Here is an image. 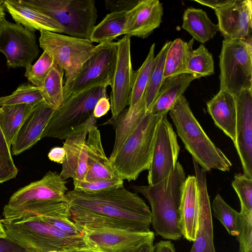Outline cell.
Wrapping results in <instances>:
<instances>
[{
  "label": "cell",
  "instance_id": "cell-1",
  "mask_svg": "<svg viewBox=\"0 0 252 252\" xmlns=\"http://www.w3.org/2000/svg\"><path fill=\"white\" fill-rule=\"evenodd\" d=\"M65 197L69 220L82 227L150 231L152 215L149 206L137 193L124 186L96 193L73 189L68 191Z\"/></svg>",
  "mask_w": 252,
  "mask_h": 252
},
{
  "label": "cell",
  "instance_id": "cell-2",
  "mask_svg": "<svg viewBox=\"0 0 252 252\" xmlns=\"http://www.w3.org/2000/svg\"><path fill=\"white\" fill-rule=\"evenodd\" d=\"M186 180L185 170L178 161L170 174L158 183L131 186L148 200L151 224L156 234L163 239L178 241L183 237L180 207Z\"/></svg>",
  "mask_w": 252,
  "mask_h": 252
},
{
  "label": "cell",
  "instance_id": "cell-3",
  "mask_svg": "<svg viewBox=\"0 0 252 252\" xmlns=\"http://www.w3.org/2000/svg\"><path fill=\"white\" fill-rule=\"evenodd\" d=\"M67 182L56 172L48 171L39 180L16 191L3 207L6 221L50 215L61 210L67 201Z\"/></svg>",
  "mask_w": 252,
  "mask_h": 252
},
{
  "label": "cell",
  "instance_id": "cell-4",
  "mask_svg": "<svg viewBox=\"0 0 252 252\" xmlns=\"http://www.w3.org/2000/svg\"><path fill=\"white\" fill-rule=\"evenodd\" d=\"M186 149L206 171H229L232 163L206 134L183 95L168 112Z\"/></svg>",
  "mask_w": 252,
  "mask_h": 252
},
{
  "label": "cell",
  "instance_id": "cell-5",
  "mask_svg": "<svg viewBox=\"0 0 252 252\" xmlns=\"http://www.w3.org/2000/svg\"><path fill=\"white\" fill-rule=\"evenodd\" d=\"M1 221L6 237L27 252H65L90 247L84 237L69 235L38 216Z\"/></svg>",
  "mask_w": 252,
  "mask_h": 252
},
{
  "label": "cell",
  "instance_id": "cell-6",
  "mask_svg": "<svg viewBox=\"0 0 252 252\" xmlns=\"http://www.w3.org/2000/svg\"><path fill=\"white\" fill-rule=\"evenodd\" d=\"M107 88L93 87L68 95L54 112L41 138L65 140L96 126L97 119L94 116V108L100 98L107 97Z\"/></svg>",
  "mask_w": 252,
  "mask_h": 252
},
{
  "label": "cell",
  "instance_id": "cell-7",
  "mask_svg": "<svg viewBox=\"0 0 252 252\" xmlns=\"http://www.w3.org/2000/svg\"><path fill=\"white\" fill-rule=\"evenodd\" d=\"M161 116L147 112L119 152L109 159L116 174L122 180L135 181L141 172L149 169Z\"/></svg>",
  "mask_w": 252,
  "mask_h": 252
},
{
  "label": "cell",
  "instance_id": "cell-8",
  "mask_svg": "<svg viewBox=\"0 0 252 252\" xmlns=\"http://www.w3.org/2000/svg\"><path fill=\"white\" fill-rule=\"evenodd\" d=\"M25 4L47 14L60 24L66 35L90 39L97 18L94 0H26Z\"/></svg>",
  "mask_w": 252,
  "mask_h": 252
},
{
  "label": "cell",
  "instance_id": "cell-9",
  "mask_svg": "<svg viewBox=\"0 0 252 252\" xmlns=\"http://www.w3.org/2000/svg\"><path fill=\"white\" fill-rule=\"evenodd\" d=\"M40 47L65 73L63 91L73 82L85 62L92 56L96 45L90 39L41 30Z\"/></svg>",
  "mask_w": 252,
  "mask_h": 252
},
{
  "label": "cell",
  "instance_id": "cell-10",
  "mask_svg": "<svg viewBox=\"0 0 252 252\" xmlns=\"http://www.w3.org/2000/svg\"><path fill=\"white\" fill-rule=\"evenodd\" d=\"M219 56L220 91L236 96L252 90V42L223 40Z\"/></svg>",
  "mask_w": 252,
  "mask_h": 252
},
{
  "label": "cell",
  "instance_id": "cell-11",
  "mask_svg": "<svg viewBox=\"0 0 252 252\" xmlns=\"http://www.w3.org/2000/svg\"><path fill=\"white\" fill-rule=\"evenodd\" d=\"M117 42L98 44L75 80L63 91L64 100L70 94L89 88L110 86L117 61Z\"/></svg>",
  "mask_w": 252,
  "mask_h": 252
},
{
  "label": "cell",
  "instance_id": "cell-12",
  "mask_svg": "<svg viewBox=\"0 0 252 252\" xmlns=\"http://www.w3.org/2000/svg\"><path fill=\"white\" fill-rule=\"evenodd\" d=\"M0 52L5 56L8 67L26 68L39 53L34 32L6 20L0 33Z\"/></svg>",
  "mask_w": 252,
  "mask_h": 252
},
{
  "label": "cell",
  "instance_id": "cell-13",
  "mask_svg": "<svg viewBox=\"0 0 252 252\" xmlns=\"http://www.w3.org/2000/svg\"><path fill=\"white\" fill-rule=\"evenodd\" d=\"M180 147L177 135L167 114L161 116L157 128L152 159L148 170L149 185H154L167 177L178 162Z\"/></svg>",
  "mask_w": 252,
  "mask_h": 252
},
{
  "label": "cell",
  "instance_id": "cell-14",
  "mask_svg": "<svg viewBox=\"0 0 252 252\" xmlns=\"http://www.w3.org/2000/svg\"><path fill=\"white\" fill-rule=\"evenodd\" d=\"M117 42V61L110 86L112 119L129 105L135 73L131 62L130 37L124 35Z\"/></svg>",
  "mask_w": 252,
  "mask_h": 252
},
{
  "label": "cell",
  "instance_id": "cell-15",
  "mask_svg": "<svg viewBox=\"0 0 252 252\" xmlns=\"http://www.w3.org/2000/svg\"><path fill=\"white\" fill-rule=\"evenodd\" d=\"M214 10L218 20L219 31L224 40L252 41V0H223Z\"/></svg>",
  "mask_w": 252,
  "mask_h": 252
},
{
  "label": "cell",
  "instance_id": "cell-16",
  "mask_svg": "<svg viewBox=\"0 0 252 252\" xmlns=\"http://www.w3.org/2000/svg\"><path fill=\"white\" fill-rule=\"evenodd\" d=\"M236 107L234 146L239 157L243 175L252 179V90L234 96Z\"/></svg>",
  "mask_w": 252,
  "mask_h": 252
},
{
  "label": "cell",
  "instance_id": "cell-17",
  "mask_svg": "<svg viewBox=\"0 0 252 252\" xmlns=\"http://www.w3.org/2000/svg\"><path fill=\"white\" fill-rule=\"evenodd\" d=\"M84 238L90 247L102 252H121L147 241L155 239V232L83 227Z\"/></svg>",
  "mask_w": 252,
  "mask_h": 252
},
{
  "label": "cell",
  "instance_id": "cell-18",
  "mask_svg": "<svg viewBox=\"0 0 252 252\" xmlns=\"http://www.w3.org/2000/svg\"><path fill=\"white\" fill-rule=\"evenodd\" d=\"M196 180L199 212L195 239L189 252H216L214 243L212 213L208 193L206 171L193 159Z\"/></svg>",
  "mask_w": 252,
  "mask_h": 252
},
{
  "label": "cell",
  "instance_id": "cell-19",
  "mask_svg": "<svg viewBox=\"0 0 252 252\" xmlns=\"http://www.w3.org/2000/svg\"><path fill=\"white\" fill-rule=\"evenodd\" d=\"M163 13V7L159 0H139L126 12L123 35L147 38L159 27Z\"/></svg>",
  "mask_w": 252,
  "mask_h": 252
},
{
  "label": "cell",
  "instance_id": "cell-20",
  "mask_svg": "<svg viewBox=\"0 0 252 252\" xmlns=\"http://www.w3.org/2000/svg\"><path fill=\"white\" fill-rule=\"evenodd\" d=\"M55 111L43 102L34 106L21 126L11 145L12 155L17 156L23 153L42 139L44 130Z\"/></svg>",
  "mask_w": 252,
  "mask_h": 252
},
{
  "label": "cell",
  "instance_id": "cell-21",
  "mask_svg": "<svg viewBox=\"0 0 252 252\" xmlns=\"http://www.w3.org/2000/svg\"><path fill=\"white\" fill-rule=\"evenodd\" d=\"M90 128L67 138L63 143V147L65 151V156L60 174L63 180H84L88 160L86 140Z\"/></svg>",
  "mask_w": 252,
  "mask_h": 252
},
{
  "label": "cell",
  "instance_id": "cell-22",
  "mask_svg": "<svg viewBox=\"0 0 252 252\" xmlns=\"http://www.w3.org/2000/svg\"><path fill=\"white\" fill-rule=\"evenodd\" d=\"M3 5L16 23L34 32L47 31L63 33V29L54 19L39 10L29 6L22 0H6Z\"/></svg>",
  "mask_w": 252,
  "mask_h": 252
},
{
  "label": "cell",
  "instance_id": "cell-23",
  "mask_svg": "<svg viewBox=\"0 0 252 252\" xmlns=\"http://www.w3.org/2000/svg\"><path fill=\"white\" fill-rule=\"evenodd\" d=\"M86 144L88 151L87 170L83 181L97 180L120 178L114 171L104 152L100 131L96 126L89 130Z\"/></svg>",
  "mask_w": 252,
  "mask_h": 252
},
{
  "label": "cell",
  "instance_id": "cell-24",
  "mask_svg": "<svg viewBox=\"0 0 252 252\" xmlns=\"http://www.w3.org/2000/svg\"><path fill=\"white\" fill-rule=\"evenodd\" d=\"M215 124L233 142L236 138V107L234 96L220 91L207 103Z\"/></svg>",
  "mask_w": 252,
  "mask_h": 252
},
{
  "label": "cell",
  "instance_id": "cell-25",
  "mask_svg": "<svg viewBox=\"0 0 252 252\" xmlns=\"http://www.w3.org/2000/svg\"><path fill=\"white\" fill-rule=\"evenodd\" d=\"M146 113L143 96L135 105L126 108L115 119L110 118L104 124L112 125L115 130L114 144L109 159L113 158L119 152Z\"/></svg>",
  "mask_w": 252,
  "mask_h": 252
},
{
  "label": "cell",
  "instance_id": "cell-26",
  "mask_svg": "<svg viewBox=\"0 0 252 252\" xmlns=\"http://www.w3.org/2000/svg\"><path fill=\"white\" fill-rule=\"evenodd\" d=\"M199 202L195 176L186 178L182 195L180 213L183 237L193 242L198 226Z\"/></svg>",
  "mask_w": 252,
  "mask_h": 252
},
{
  "label": "cell",
  "instance_id": "cell-27",
  "mask_svg": "<svg viewBox=\"0 0 252 252\" xmlns=\"http://www.w3.org/2000/svg\"><path fill=\"white\" fill-rule=\"evenodd\" d=\"M194 79L195 78L188 73L165 78L157 99L149 112L157 116L167 114Z\"/></svg>",
  "mask_w": 252,
  "mask_h": 252
},
{
  "label": "cell",
  "instance_id": "cell-28",
  "mask_svg": "<svg viewBox=\"0 0 252 252\" xmlns=\"http://www.w3.org/2000/svg\"><path fill=\"white\" fill-rule=\"evenodd\" d=\"M182 28L201 43L211 40L219 31L218 24L211 21L206 11L193 7L185 10Z\"/></svg>",
  "mask_w": 252,
  "mask_h": 252
},
{
  "label": "cell",
  "instance_id": "cell-29",
  "mask_svg": "<svg viewBox=\"0 0 252 252\" xmlns=\"http://www.w3.org/2000/svg\"><path fill=\"white\" fill-rule=\"evenodd\" d=\"M34 106L18 104L0 107V127L10 147L21 126Z\"/></svg>",
  "mask_w": 252,
  "mask_h": 252
},
{
  "label": "cell",
  "instance_id": "cell-30",
  "mask_svg": "<svg viewBox=\"0 0 252 252\" xmlns=\"http://www.w3.org/2000/svg\"><path fill=\"white\" fill-rule=\"evenodd\" d=\"M194 39L189 42L177 38L171 41L168 49L164 63V79L187 72V64L192 50Z\"/></svg>",
  "mask_w": 252,
  "mask_h": 252
},
{
  "label": "cell",
  "instance_id": "cell-31",
  "mask_svg": "<svg viewBox=\"0 0 252 252\" xmlns=\"http://www.w3.org/2000/svg\"><path fill=\"white\" fill-rule=\"evenodd\" d=\"M126 12H111L95 25L90 40L93 43L112 42L117 37L123 35Z\"/></svg>",
  "mask_w": 252,
  "mask_h": 252
},
{
  "label": "cell",
  "instance_id": "cell-32",
  "mask_svg": "<svg viewBox=\"0 0 252 252\" xmlns=\"http://www.w3.org/2000/svg\"><path fill=\"white\" fill-rule=\"evenodd\" d=\"M63 74V70L54 64L39 88L43 102L54 110H57L64 101Z\"/></svg>",
  "mask_w": 252,
  "mask_h": 252
},
{
  "label": "cell",
  "instance_id": "cell-33",
  "mask_svg": "<svg viewBox=\"0 0 252 252\" xmlns=\"http://www.w3.org/2000/svg\"><path fill=\"white\" fill-rule=\"evenodd\" d=\"M171 42H166L155 57L154 65L144 95L147 112L150 111L155 102L164 80L165 60Z\"/></svg>",
  "mask_w": 252,
  "mask_h": 252
},
{
  "label": "cell",
  "instance_id": "cell-34",
  "mask_svg": "<svg viewBox=\"0 0 252 252\" xmlns=\"http://www.w3.org/2000/svg\"><path fill=\"white\" fill-rule=\"evenodd\" d=\"M155 43H153L141 66L135 71L129 107L137 103L144 96L155 63Z\"/></svg>",
  "mask_w": 252,
  "mask_h": 252
},
{
  "label": "cell",
  "instance_id": "cell-35",
  "mask_svg": "<svg viewBox=\"0 0 252 252\" xmlns=\"http://www.w3.org/2000/svg\"><path fill=\"white\" fill-rule=\"evenodd\" d=\"M211 208L215 218L221 222L227 232L231 236H237L241 222L240 213L227 204L219 194L216 195Z\"/></svg>",
  "mask_w": 252,
  "mask_h": 252
},
{
  "label": "cell",
  "instance_id": "cell-36",
  "mask_svg": "<svg viewBox=\"0 0 252 252\" xmlns=\"http://www.w3.org/2000/svg\"><path fill=\"white\" fill-rule=\"evenodd\" d=\"M187 72L192 75L196 79L214 74L213 55L203 44L190 53Z\"/></svg>",
  "mask_w": 252,
  "mask_h": 252
},
{
  "label": "cell",
  "instance_id": "cell-37",
  "mask_svg": "<svg viewBox=\"0 0 252 252\" xmlns=\"http://www.w3.org/2000/svg\"><path fill=\"white\" fill-rule=\"evenodd\" d=\"M41 102L43 99L40 88L28 83L20 85L11 94L0 97V107L18 104L35 105Z\"/></svg>",
  "mask_w": 252,
  "mask_h": 252
},
{
  "label": "cell",
  "instance_id": "cell-38",
  "mask_svg": "<svg viewBox=\"0 0 252 252\" xmlns=\"http://www.w3.org/2000/svg\"><path fill=\"white\" fill-rule=\"evenodd\" d=\"M54 64L52 58L43 51L34 64L26 68L25 76L32 85L40 88Z\"/></svg>",
  "mask_w": 252,
  "mask_h": 252
},
{
  "label": "cell",
  "instance_id": "cell-39",
  "mask_svg": "<svg viewBox=\"0 0 252 252\" xmlns=\"http://www.w3.org/2000/svg\"><path fill=\"white\" fill-rule=\"evenodd\" d=\"M73 185V189L76 191L86 193H96L121 187L124 186V180L120 178L93 182L74 180Z\"/></svg>",
  "mask_w": 252,
  "mask_h": 252
},
{
  "label": "cell",
  "instance_id": "cell-40",
  "mask_svg": "<svg viewBox=\"0 0 252 252\" xmlns=\"http://www.w3.org/2000/svg\"><path fill=\"white\" fill-rule=\"evenodd\" d=\"M231 185L240 202V212L252 210V179L243 174H236Z\"/></svg>",
  "mask_w": 252,
  "mask_h": 252
},
{
  "label": "cell",
  "instance_id": "cell-41",
  "mask_svg": "<svg viewBox=\"0 0 252 252\" xmlns=\"http://www.w3.org/2000/svg\"><path fill=\"white\" fill-rule=\"evenodd\" d=\"M241 222L236 240L239 242V252L252 251V210L240 212Z\"/></svg>",
  "mask_w": 252,
  "mask_h": 252
},
{
  "label": "cell",
  "instance_id": "cell-42",
  "mask_svg": "<svg viewBox=\"0 0 252 252\" xmlns=\"http://www.w3.org/2000/svg\"><path fill=\"white\" fill-rule=\"evenodd\" d=\"M40 217L47 222L69 235L84 238L83 227L76 224L68 218L59 216H43Z\"/></svg>",
  "mask_w": 252,
  "mask_h": 252
},
{
  "label": "cell",
  "instance_id": "cell-43",
  "mask_svg": "<svg viewBox=\"0 0 252 252\" xmlns=\"http://www.w3.org/2000/svg\"><path fill=\"white\" fill-rule=\"evenodd\" d=\"M0 165L9 172L17 174L18 170L13 160L11 147L0 127Z\"/></svg>",
  "mask_w": 252,
  "mask_h": 252
},
{
  "label": "cell",
  "instance_id": "cell-44",
  "mask_svg": "<svg viewBox=\"0 0 252 252\" xmlns=\"http://www.w3.org/2000/svg\"><path fill=\"white\" fill-rule=\"evenodd\" d=\"M139 0H105L106 9L111 12H127L131 10Z\"/></svg>",
  "mask_w": 252,
  "mask_h": 252
},
{
  "label": "cell",
  "instance_id": "cell-45",
  "mask_svg": "<svg viewBox=\"0 0 252 252\" xmlns=\"http://www.w3.org/2000/svg\"><path fill=\"white\" fill-rule=\"evenodd\" d=\"M110 109V102L108 97H101L94 106V116L96 119L106 115Z\"/></svg>",
  "mask_w": 252,
  "mask_h": 252
},
{
  "label": "cell",
  "instance_id": "cell-46",
  "mask_svg": "<svg viewBox=\"0 0 252 252\" xmlns=\"http://www.w3.org/2000/svg\"><path fill=\"white\" fill-rule=\"evenodd\" d=\"M0 252H27L25 249L7 237H0Z\"/></svg>",
  "mask_w": 252,
  "mask_h": 252
},
{
  "label": "cell",
  "instance_id": "cell-47",
  "mask_svg": "<svg viewBox=\"0 0 252 252\" xmlns=\"http://www.w3.org/2000/svg\"><path fill=\"white\" fill-rule=\"evenodd\" d=\"M65 156V151L63 147H53L48 154V157L50 160L60 164L63 163Z\"/></svg>",
  "mask_w": 252,
  "mask_h": 252
},
{
  "label": "cell",
  "instance_id": "cell-48",
  "mask_svg": "<svg viewBox=\"0 0 252 252\" xmlns=\"http://www.w3.org/2000/svg\"><path fill=\"white\" fill-rule=\"evenodd\" d=\"M154 240H149L121 252H154Z\"/></svg>",
  "mask_w": 252,
  "mask_h": 252
},
{
  "label": "cell",
  "instance_id": "cell-49",
  "mask_svg": "<svg viewBox=\"0 0 252 252\" xmlns=\"http://www.w3.org/2000/svg\"><path fill=\"white\" fill-rule=\"evenodd\" d=\"M154 252H176L170 240H161L154 245Z\"/></svg>",
  "mask_w": 252,
  "mask_h": 252
},
{
  "label": "cell",
  "instance_id": "cell-50",
  "mask_svg": "<svg viewBox=\"0 0 252 252\" xmlns=\"http://www.w3.org/2000/svg\"><path fill=\"white\" fill-rule=\"evenodd\" d=\"M16 175L13 173L7 172L0 165V184L15 178Z\"/></svg>",
  "mask_w": 252,
  "mask_h": 252
},
{
  "label": "cell",
  "instance_id": "cell-51",
  "mask_svg": "<svg viewBox=\"0 0 252 252\" xmlns=\"http://www.w3.org/2000/svg\"><path fill=\"white\" fill-rule=\"evenodd\" d=\"M3 1H0V33L6 21Z\"/></svg>",
  "mask_w": 252,
  "mask_h": 252
},
{
  "label": "cell",
  "instance_id": "cell-52",
  "mask_svg": "<svg viewBox=\"0 0 252 252\" xmlns=\"http://www.w3.org/2000/svg\"><path fill=\"white\" fill-rule=\"evenodd\" d=\"M102 252V251L92 247H86L75 249L69 252Z\"/></svg>",
  "mask_w": 252,
  "mask_h": 252
},
{
  "label": "cell",
  "instance_id": "cell-53",
  "mask_svg": "<svg viewBox=\"0 0 252 252\" xmlns=\"http://www.w3.org/2000/svg\"><path fill=\"white\" fill-rule=\"evenodd\" d=\"M0 237L6 238V234L3 224L0 217Z\"/></svg>",
  "mask_w": 252,
  "mask_h": 252
},
{
  "label": "cell",
  "instance_id": "cell-54",
  "mask_svg": "<svg viewBox=\"0 0 252 252\" xmlns=\"http://www.w3.org/2000/svg\"></svg>",
  "mask_w": 252,
  "mask_h": 252
}]
</instances>
